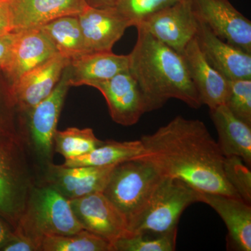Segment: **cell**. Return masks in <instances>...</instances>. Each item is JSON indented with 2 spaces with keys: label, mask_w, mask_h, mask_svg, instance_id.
Wrapping results in <instances>:
<instances>
[{
  "label": "cell",
  "mask_w": 251,
  "mask_h": 251,
  "mask_svg": "<svg viewBox=\"0 0 251 251\" xmlns=\"http://www.w3.org/2000/svg\"><path fill=\"white\" fill-rule=\"evenodd\" d=\"M140 140L143 151L133 160L148 163L163 177L182 180L201 192L241 198L226 179L225 156L204 122L179 115Z\"/></svg>",
  "instance_id": "6da1fadb"
},
{
  "label": "cell",
  "mask_w": 251,
  "mask_h": 251,
  "mask_svg": "<svg viewBox=\"0 0 251 251\" xmlns=\"http://www.w3.org/2000/svg\"><path fill=\"white\" fill-rule=\"evenodd\" d=\"M130 54L128 72L136 81L148 112L161 108L172 99L191 108L202 106L182 54L155 39L141 27Z\"/></svg>",
  "instance_id": "7a4b0ae2"
},
{
  "label": "cell",
  "mask_w": 251,
  "mask_h": 251,
  "mask_svg": "<svg viewBox=\"0 0 251 251\" xmlns=\"http://www.w3.org/2000/svg\"><path fill=\"white\" fill-rule=\"evenodd\" d=\"M39 181V169L22 141L0 138V216L14 229Z\"/></svg>",
  "instance_id": "3957f363"
},
{
  "label": "cell",
  "mask_w": 251,
  "mask_h": 251,
  "mask_svg": "<svg viewBox=\"0 0 251 251\" xmlns=\"http://www.w3.org/2000/svg\"><path fill=\"white\" fill-rule=\"evenodd\" d=\"M82 229L69 200L54 188L39 181L31 190L14 230L37 243L41 251L44 238L67 235Z\"/></svg>",
  "instance_id": "277c9868"
},
{
  "label": "cell",
  "mask_w": 251,
  "mask_h": 251,
  "mask_svg": "<svg viewBox=\"0 0 251 251\" xmlns=\"http://www.w3.org/2000/svg\"><path fill=\"white\" fill-rule=\"evenodd\" d=\"M67 67L47 98L27 111L19 112L20 138L40 173L53 159L54 135L68 91L72 87Z\"/></svg>",
  "instance_id": "5b68a950"
},
{
  "label": "cell",
  "mask_w": 251,
  "mask_h": 251,
  "mask_svg": "<svg viewBox=\"0 0 251 251\" xmlns=\"http://www.w3.org/2000/svg\"><path fill=\"white\" fill-rule=\"evenodd\" d=\"M163 179L152 166L138 160L112 170L103 193L125 216L131 233Z\"/></svg>",
  "instance_id": "8992f818"
},
{
  "label": "cell",
  "mask_w": 251,
  "mask_h": 251,
  "mask_svg": "<svg viewBox=\"0 0 251 251\" xmlns=\"http://www.w3.org/2000/svg\"><path fill=\"white\" fill-rule=\"evenodd\" d=\"M199 202L198 191L182 180L163 177L132 234H163L177 229L180 216L188 206Z\"/></svg>",
  "instance_id": "52a82bcc"
},
{
  "label": "cell",
  "mask_w": 251,
  "mask_h": 251,
  "mask_svg": "<svg viewBox=\"0 0 251 251\" xmlns=\"http://www.w3.org/2000/svg\"><path fill=\"white\" fill-rule=\"evenodd\" d=\"M69 202L82 228L112 245L119 239L132 235L125 216L103 192L90 193Z\"/></svg>",
  "instance_id": "ba28073f"
},
{
  "label": "cell",
  "mask_w": 251,
  "mask_h": 251,
  "mask_svg": "<svg viewBox=\"0 0 251 251\" xmlns=\"http://www.w3.org/2000/svg\"><path fill=\"white\" fill-rule=\"evenodd\" d=\"M198 21L215 35L251 54V22L229 0H191Z\"/></svg>",
  "instance_id": "9c48e42d"
},
{
  "label": "cell",
  "mask_w": 251,
  "mask_h": 251,
  "mask_svg": "<svg viewBox=\"0 0 251 251\" xmlns=\"http://www.w3.org/2000/svg\"><path fill=\"white\" fill-rule=\"evenodd\" d=\"M198 21L191 0H179L147 18L135 27H141L155 39L182 54L196 36Z\"/></svg>",
  "instance_id": "30bf717a"
},
{
  "label": "cell",
  "mask_w": 251,
  "mask_h": 251,
  "mask_svg": "<svg viewBox=\"0 0 251 251\" xmlns=\"http://www.w3.org/2000/svg\"><path fill=\"white\" fill-rule=\"evenodd\" d=\"M115 167H64L52 163L41 172L39 182L49 185L71 201L103 192Z\"/></svg>",
  "instance_id": "8fae6325"
},
{
  "label": "cell",
  "mask_w": 251,
  "mask_h": 251,
  "mask_svg": "<svg viewBox=\"0 0 251 251\" xmlns=\"http://www.w3.org/2000/svg\"><path fill=\"white\" fill-rule=\"evenodd\" d=\"M9 18L11 32L35 29L56 18L78 16L86 0H0Z\"/></svg>",
  "instance_id": "7c38bea8"
},
{
  "label": "cell",
  "mask_w": 251,
  "mask_h": 251,
  "mask_svg": "<svg viewBox=\"0 0 251 251\" xmlns=\"http://www.w3.org/2000/svg\"><path fill=\"white\" fill-rule=\"evenodd\" d=\"M86 86L102 94L112 120L118 125H134L148 112L143 94L129 72L120 73L109 80L89 82Z\"/></svg>",
  "instance_id": "4fadbf2b"
},
{
  "label": "cell",
  "mask_w": 251,
  "mask_h": 251,
  "mask_svg": "<svg viewBox=\"0 0 251 251\" xmlns=\"http://www.w3.org/2000/svg\"><path fill=\"white\" fill-rule=\"evenodd\" d=\"M87 54L112 52V48L132 27L115 7L87 6L77 16Z\"/></svg>",
  "instance_id": "5bb4252c"
},
{
  "label": "cell",
  "mask_w": 251,
  "mask_h": 251,
  "mask_svg": "<svg viewBox=\"0 0 251 251\" xmlns=\"http://www.w3.org/2000/svg\"><path fill=\"white\" fill-rule=\"evenodd\" d=\"M195 38L207 62L226 79H251V53L220 39L199 21Z\"/></svg>",
  "instance_id": "9a60e30c"
},
{
  "label": "cell",
  "mask_w": 251,
  "mask_h": 251,
  "mask_svg": "<svg viewBox=\"0 0 251 251\" xmlns=\"http://www.w3.org/2000/svg\"><path fill=\"white\" fill-rule=\"evenodd\" d=\"M70 59L57 54L10 85L18 112L29 110L52 93Z\"/></svg>",
  "instance_id": "2e32d148"
},
{
  "label": "cell",
  "mask_w": 251,
  "mask_h": 251,
  "mask_svg": "<svg viewBox=\"0 0 251 251\" xmlns=\"http://www.w3.org/2000/svg\"><path fill=\"white\" fill-rule=\"evenodd\" d=\"M182 56L202 105L211 110L225 104L228 93V80L207 62L196 38L188 43Z\"/></svg>",
  "instance_id": "e0dca14e"
},
{
  "label": "cell",
  "mask_w": 251,
  "mask_h": 251,
  "mask_svg": "<svg viewBox=\"0 0 251 251\" xmlns=\"http://www.w3.org/2000/svg\"><path fill=\"white\" fill-rule=\"evenodd\" d=\"M16 33L11 62L3 75L9 85L26 73L59 54L52 41L40 28Z\"/></svg>",
  "instance_id": "ac0fdd59"
},
{
  "label": "cell",
  "mask_w": 251,
  "mask_h": 251,
  "mask_svg": "<svg viewBox=\"0 0 251 251\" xmlns=\"http://www.w3.org/2000/svg\"><path fill=\"white\" fill-rule=\"evenodd\" d=\"M199 202H204L221 216L228 230L227 242L232 249L251 251V204L241 198L198 191Z\"/></svg>",
  "instance_id": "d6986e66"
},
{
  "label": "cell",
  "mask_w": 251,
  "mask_h": 251,
  "mask_svg": "<svg viewBox=\"0 0 251 251\" xmlns=\"http://www.w3.org/2000/svg\"><path fill=\"white\" fill-rule=\"evenodd\" d=\"M128 55L112 52L82 54L70 59L67 67L71 86L109 80L120 73L128 72Z\"/></svg>",
  "instance_id": "ffe728a7"
},
{
  "label": "cell",
  "mask_w": 251,
  "mask_h": 251,
  "mask_svg": "<svg viewBox=\"0 0 251 251\" xmlns=\"http://www.w3.org/2000/svg\"><path fill=\"white\" fill-rule=\"evenodd\" d=\"M209 110L219 135L218 145L224 156L239 157L251 167V126L234 116L225 104Z\"/></svg>",
  "instance_id": "44dd1931"
},
{
  "label": "cell",
  "mask_w": 251,
  "mask_h": 251,
  "mask_svg": "<svg viewBox=\"0 0 251 251\" xmlns=\"http://www.w3.org/2000/svg\"><path fill=\"white\" fill-rule=\"evenodd\" d=\"M143 151L140 140L119 142L104 141L103 145L84 155L65 160L64 167L117 166L124 162L134 159Z\"/></svg>",
  "instance_id": "7402d4cb"
},
{
  "label": "cell",
  "mask_w": 251,
  "mask_h": 251,
  "mask_svg": "<svg viewBox=\"0 0 251 251\" xmlns=\"http://www.w3.org/2000/svg\"><path fill=\"white\" fill-rule=\"evenodd\" d=\"M39 28L50 39L58 53L64 57L72 59L87 54L77 16H62Z\"/></svg>",
  "instance_id": "603a6c76"
},
{
  "label": "cell",
  "mask_w": 251,
  "mask_h": 251,
  "mask_svg": "<svg viewBox=\"0 0 251 251\" xmlns=\"http://www.w3.org/2000/svg\"><path fill=\"white\" fill-rule=\"evenodd\" d=\"M92 128H68L57 130L54 135V150L65 160L84 156L103 145Z\"/></svg>",
  "instance_id": "cb8c5ba5"
},
{
  "label": "cell",
  "mask_w": 251,
  "mask_h": 251,
  "mask_svg": "<svg viewBox=\"0 0 251 251\" xmlns=\"http://www.w3.org/2000/svg\"><path fill=\"white\" fill-rule=\"evenodd\" d=\"M41 251H115V249L108 241L83 229L67 235L44 238Z\"/></svg>",
  "instance_id": "d4e9b609"
},
{
  "label": "cell",
  "mask_w": 251,
  "mask_h": 251,
  "mask_svg": "<svg viewBox=\"0 0 251 251\" xmlns=\"http://www.w3.org/2000/svg\"><path fill=\"white\" fill-rule=\"evenodd\" d=\"M177 229L163 234H133L114 244L115 251H173L176 249Z\"/></svg>",
  "instance_id": "484cf974"
},
{
  "label": "cell",
  "mask_w": 251,
  "mask_h": 251,
  "mask_svg": "<svg viewBox=\"0 0 251 251\" xmlns=\"http://www.w3.org/2000/svg\"><path fill=\"white\" fill-rule=\"evenodd\" d=\"M0 138L21 140L19 135V112L9 84L1 74H0Z\"/></svg>",
  "instance_id": "4316f807"
},
{
  "label": "cell",
  "mask_w": 251,
  "mask_h": 251,
  "mask_svg": "<svg viewBox=\"0 0 251 251\" xmlns=\"http://www.w3.org/2000/svg\"><path fill=\"white\" fill-rule=\"evenodd\" d=\"M179 0H117L114 7L129 21L132 27H136L147 18Z\"/></svg>",
  "instance_id": "83f0119b"
},
{
  "label": "cell",
  "mask_w": 251,
  "mask_h": 251,
  "mask_svg": "<svg viewBox=\"0 0 251 251\" xmlns=\"http://www.w3.org/2000/svg\"><path fill=\"white\" fill-rule=\"evenodd\" d=\"M225 105L234 116L251 126V79L228 80Z\"/></svg>",
  "instance_id": "f1b7e54d"
},
{
  "label": "cell",
  "mask_w": 251,
  "mask_h": 251,
  "mask_svg": "<svg viewBox=\"0 0 251 251\" xmlns=\"http://www.w3.org/2000/svg\"><path fill=\"white\" fill-rule=\"evenodd\" d=\"M224 172L229 184L243 201L251 204V172L249 166L239 157H225Z\"/></svg>",
  "instance_id": "f546056e"
},
{
  "label": "cell",
  "mask_w": 251,
  "mask_h": 251,
  "mask_svg": "<svg viewBox=\"0 0 251 251\" xmlns=\"http://www.w3.org/2000/svg\"><path fill=\"white\" fill-rule=\"evenodd\" d=\"M16 33L0 34V74L4 75L11 62Z\"/></svg>",
  "instance_id": "4dcf8cb0"
},
{
  "label": "cell",
  "mask_w": 251,
  "mask_h": 251,
  "mask_svg": "<svg viewBox=\"0 0 251 251\" xmlns=\"http://www.w3.org/2000/svg\"><path fill=\"white\" fill-rule=\"evenodd\" d=\"M1 251H41V248L30 238L14 230V235Z\"/></svg>",
  "instance_id": "1f68e13d"
},
{
  "label": "cell",
  "mask_w": 251,
  "mask_h": 251,
  "mask_svg": "<svg viewBox=\"0 0 251 251\" xmlns=\"http://www.w3.org/2000/svg\"><path fill=\"white\" fill-rule=\"evenodd\" d=\"M14 232V227L0 216V251L9 242Z\"/></svg>",
  "instance_id": "d6a6232c"
},
{
  "label": "cell",
  "mask_w": 251,
  "mask_h": 251,
  "mask_svg": "<svg viewBox=\"0 0 251 251\" xmlns=\"http://www.w3.org/2000/svg\"><path fill=\"white\" fill-rule=\"evenodd\" d=\"M11 32L9 18L4 5L0 1V34Z\"/></svg>",
  "instance_id": "836d02e7"
},
{
  "label": "cell",
  "mask_w": 251,
  "mask_h": 251,
  "mask_svg": "<svg viewBox=\"0 0 251 251\" xmlns=\"http://www.w3.org/2000/svg\"><path fill=\"white\" fill-rule=\"evenodd\" d=\"M117 1V0H86L89 6L95 8L114 7Z\"/></svg>",
  "instance_id": "e575fe53"
}]
</instances>
